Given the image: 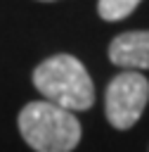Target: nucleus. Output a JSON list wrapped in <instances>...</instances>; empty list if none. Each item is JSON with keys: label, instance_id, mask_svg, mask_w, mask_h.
<instances>
[{"label": "nucleus", "instance_id": "1", "mask_svg": "<svg viewBox=\"0 0 149 152\" xmlns=\"http://www.w3.org/2000/svg\"><path fill=\"white\" fill-rule=\"evenodd\" d=\"M35 90L52 104L69 112H85L95 102V86L80 59L52 55L33 69Z\"/></svg>", "mask_w": 149, "mask_h": 152}, {"label": "nucleus", "instance_id": "5", "mask_svg": "<svg viewBox=\"0 0 149 152\" xmlns=\"http://www.w3.org/2000/svg\"><path fill=\"white\" fill-rule=\"evenodd\" d=\"M142 0H99L97 2V12L104 21H121L125 19Z\"/></svg>", "mask_w": 149, "mask_h": 152}, {"label": "nucleus", "instance_id": "4", "mask_svg": "<svg viewBox=\"0 0 149 152\" xmlns=\"http://www.w3.org/2000/svg\"><path fill=\"white\" fill-rule=\"evenodd\" d=\"M109 59L123 71L149 69V31H128L116 36L109 45Z\"/></svg>", "mask_w": 149, "mask_h": 152}, {"label": "nucleus", "instance_id": "3", "mask_svg": "<svg viewBox=\"0 0 149 152\" xmlns=\"http://www.w3.org/2000/svg\"><path fill=\"white\" fill-rule=\"evenodd\" d=\"M147 102H149V81L137 71H121L118 76L111 78L104 93L106 121L114 128L125 131L137 124Z\"/></svg>", "mask_w": 149, "mask_h": 152}, {"label": "nucleus", "instance_id": "2", "mask_svg": "<svg viewBox=\"0 0 149 152\" xmlns=\"http://www.w3.org/2000/svg\"><path fill=\"white\" fill-rule=\"evenodd\" d=\"M19 133L35 152H71L80 142V121L73 112L38 100L19 112Z\"/></svg>", "mask_w": 149, "mask_h": 152}]
</instances>
